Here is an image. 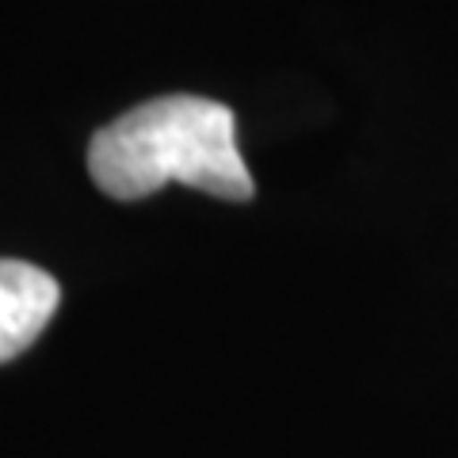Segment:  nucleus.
Instances as JSON below:
<instances>
[{
    "label": "nucleus",
    "mask_w": 458,
    "mask_h": 458,
    "mask_svg": "<svg viewBox=\"0 0 458 458\" xmlns=\"http://www.w3.org/2000/svg\"><path fill=\"white\" fill-rule=\"evenodd\" d=\"M89 172L111 199H146L165 183H188L214 199L245 203L256 183L237 149V119L218 99L161 96L96 131Z\"/></svg>",
    "instance_id": "f257e3e1"
},
{
    "label": "nucleus",
    "mask_w": 458,
    "mask_h": 458,
    "mask_svg": "<svg viewBox=\"0 0 458 458\" xmlns=\"http://www.w3.org/2000/svg\"><path fill=\"white\" fill-rule=\"evenodd\" d=\"M62 302L50 271L27 260H0V363L23 355L42 336Z\"/></svg>",
    "instance_id": "f03ea898"
}]
</instances>
